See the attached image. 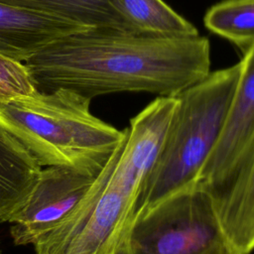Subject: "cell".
<instances>
[{
	"mask_svg": "<svg viewBox=\"0 0 254 254\" xmlns=\"http://www.w3.org/2000/svg\"><path fill=\"white\" fill-rule=\"evenodd\" d=\"M38 91L85 98L116 92L176 96L210 72L206 37H161L88 28L48 44L24 62Z\"/></svg>",
	"mask_w": 254,
	"mask_h": 254,
	"instance_id": "6da1fadb",
	"label": "cell"
},
{
	"mask_svg": "<svg viewBox=\"0 0 254 254\" xmlns=\"http://www.w3.org/2000/svg\"><path fill=\"white\" fill-rule=\"evenodd\" d=\"M90 99L66 89L0 100V126L42 167L61 166L98 176L126 135L95 117Z\"/></svg>",
	"mask_w": 254,
	"mask_h": 254,
	"instance_id": "7a4b0ae2",
	"label": "cell"
},
{
	"mask_svg": "<svg viewBox=\"0 0 254 254\" xmlns=\"http://www.w3.org/2000/svg\"><path fill=\"white\" fill-rule=\"evenodd\" d=\"M241 69L240 61L210 71L176 95L177 104L142 187L136 216L196 182L223 131Z\"/></svg>",
	"mask_w": 254,
	"mask_h": 254,
	"instance_id": "3957f363",
	"label": "cell"
},
{
	"mask_svg": "<svg viewBox=\"0 0 254 254\" xmlns=\"http://www.w3.org/2000/svg\"><path fill=\"white\" fill-rule=\"evenodd\" d=\"M128 254H240L219 219L214 195L196 182L139 213Z\"/></svg>",
	"mask_w": 254,
	"mask_h": 254,
	"instance_id": "277c9868",
	"label": "cell"
},
{
	"mask_svg": "<svg viewBox=\"0 0 254 254\" xmlns=\"http://www.w3.org/2000/svg\"><path fill=\"white\" fill-rule=\"evenodd\" d=\"M96 178L61 166L42 169L26 200L7 220L13 242L33 245L78 203Z\"/></svg>",
	"mask_w": 254,
	"mask_h": 254,
	"instance_id": "5b68a950",
	"label": "cell"
},
{
	"mask_svg": "<svg viewBox=\"0 0 254 254\" xmlns=\"http://www.w3.org/2000/svg\"><path fill=\"white\" fill-rule=\"evenodd\" d=\"M241 63L240 78L223 131L196 179L213 195L228 187L254 136V47L243 55Z\"/></svg>",
	"mask_w": 254,
	"mask_h": 254,
	"instance_id": "8992f818",
	"label": "cell"
},
{
	"mask_svg": "<svg viewBox=\"0 0 254 254\" xmlns=\"http://www.w3.org/2000/svg\"><path fill=\"white\" fill-rule=\"evenodd\" d=\"M88 27L0 2V56L24 63L48 44Z\"/></svg>",
	"mask_w": 254,
	"mask_h": 254,
	"instance_id": "52a82bcc",
	"label": "cell"
},
{
	"mask_svg": "<svg viewBox=\"0 0 254 254\" xmlns=\"http://www.w3.org/2000/svg\"><path fill=\"white\" fill-rule=\"evenodd\" d=\"M221 224L240 254L254 251V136L228 187L214 196Z\"/></svg>",
	"mask_w": 254,
	"mask_h": 254,
	"instance_id": "ba28073f",
	"label": "cell"
},
{
	"mask_svg": "<svg viewBox=\"0 0 254 254\" xmlns=\"http://www.w3.org/2000/svg\"><path fill=\"white\" fill-rule=\"evenodd\" d=\"M42 169L30 151L0 126V223L23 204Z\"/></svg>",
	"mask_w": 254,
	"mask_h": 254,
	"instance_id": "9c48e42d",
	"label": "cell"
},
{
	"mask_svg": "<svg viewBox=\"0 0 254 254\" xmlns=\"http://www.w3.org/2000/svg\"><path fill=\"white\" fill-rule=\"evenodd\" d=\"M8 5L64 18L88 28H112L136 33L112 0H0Z\"/></svg>",
	"mask_w": 254,
	"mask_h": 254,
	"instance_id": "30bf717a",
	"label": "cell"
},
{
	"mask_svg": "<svg viewBox=\"0 0 254 254\" xmlns=\"http://www.w3.org/2000/svg\"><path fill=\"white\" fill-rule=\"evenodd\" d=\"M136 33L161 37L198 36L197 29L163 0H112Z\"/></svg>",
	"mask_w": 254,
	"mask_h": 254,
	"instance_id": "8fae6325",
	"label": "cell"
},
{
	"mask_svg": "<svg viewBox=\"0 0 254 254\" xmlns=\"http://www.w3.org/2000/svg\"><path fill=\"white\" fill-rule=\"evenodd\" d=\"M203 23L243 55L254 47V0H223L207 10Z\"/></svg>",
	"mask_w": 254,
	"mask_h": 254,
	"instance_id": "7c38bea8",
	"label": "cell"
},
{
	"mask_svg": "<svg viewBox=\"0 0 254 254\" xmlns=\"http://www.w3.org/2000/svg\"><path fill=\"white\" fill-rule=\"evenodd\" d=\"M36 90L24 63L0 56V100Z\"/></svg>",
	"mask_w": 254,
	"mask_h": 254,
	"instance_id": "4fadbf2b",
	"label": "cell"
},
{
	"mask_svg": "<svg viewBox=\"0 0 254 254\" xmlns=\"http://www.w3.org/2000/svg\"><path fill=\"white\" fill-rule=\"evenodd\" d=\"M0 254H4L3 250H2V247H1V243H0Z\"/></svg>",
	"mask_w": 254,
	"mask_h": 254,
	"instance_id": "5bb4252c",
	"label": "cell"
}]
</instances>
